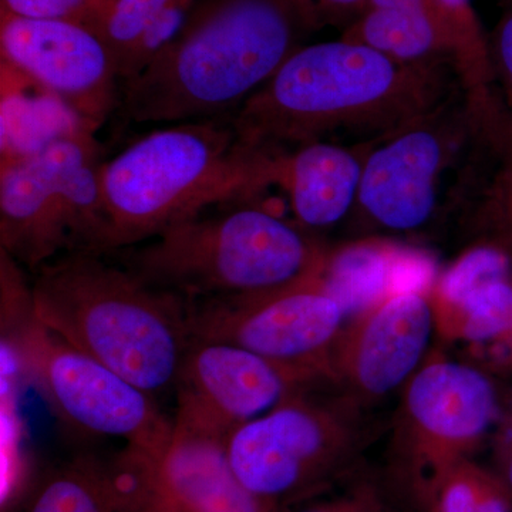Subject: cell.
<instances>
[{"label": "cell", "instance_id": "cell-14", "mask_svg": "<svg viewBox=\"0 0 512 512\" xmlns=\"http://www.w3.org/2000/svg\"><path fill=\"white\" fill-rule=\"evenodd\" d=\"M431 123L433 114L399 128L363 160L356 205L377 227L417 231L436 212L450 147L444 131Z\"/></svg>", "mask_w": 512, "mask_h": 512}, {"label": "cell", "instance_id": "cell-5", "mask_svg": "<svg viewBox=\"0 0 512 512\" xmlns=\"http://www.w3.org/2000/svg\"><path fill=\"white\" fill-rule=\"evenodd\" d=\"M110 252L146 284L185 303L254 299L320 281L329 249L261 208L194 215Z\"/></svg>", "mask_w": 512, "mask_h": 512}, {"label": "cell", "instance_id": "cell-30", "mask_svg": "<svg viewBox=\"0 0 512 512\" xmlns=\"http://www.w3.org/2000/svg\"><path fill=\"white\" fill-rule=\"evenodd\" d=\"M377 8L431 9L437 12L434 0H367L366 9Z\"/></svg>", "mask_w": 512, "mask_h": 512}, {"label": "cell", "instance_id": "cell-31", "mask_svg": "<svg viewBox=\"0 0 512 512\" xmlns=\"http://www.w3.org/2000/svg\"><path fill=\"white\" fill-rule=\"evenodd\" d=\"M367 0H316V15H336L349 9L366 6Z\"/></svg>", "mask_w": 512, "mask_h": 512}, {"label": "cell", "instance_id": "cell-33", "mask_svg": "<svg viewBox=\"0 0 512 512\" xmlns=\"http://www.w3.org/2000/svg\"><path fill=\"white\" fill-rule=\"evenodd\" d=\"M299 8L305 13L306 18L313 26L318 22V15H316V0H295Z\"/></svg>", "mask_w": 512, "mask_h": 512}, {"label": "cell", "instance_id": "cell-26", "mask_svg": "<svg viewBox=\"0 0 512 512\" xmlns=\"http://www.w3.org/2000/svg\"><path fill=\"white\" fill-rule=\"evenodd\" d=\"M488 46L494 80L501 83L507 103L512 107V6L498 22Z\"/></svg>", "mask_w": 512, "mask_h": 512}, {"label": "cell", "instance_id": "cell-21", "mask_svg": "<svg viewBox=\"0 0 512 512\" xmlns=\"http://www.w3.org/2000/svg\"><path fill=\"white\" fill-rule=\"evenodd\" d=\"M431 512H512V495L494 470L467 458L444 478Z\"/></svg>", "mask_w": 512, "mask_h": 512}, {"label": "cell", "instance_id": "cell-9", "mask_svg": "<svg viewBox=\"0 0 512 512\" xmlns=\"http://www.w3.org/2000/svg\"><path fill=\"white\" fill-rule=\"evenodd\" d=\"M504 403L480 367L434 359L403 387L392 433V458L403 483L424 507L447 474L495 433Z\"/></svg>", "mask_w": 512, "mask_h": 512}, {"label": "cell", "instance_id": "cell-36", "mask_svg": "<svg viewBox=\"0 0 512 512\" xmlns=\"http://www.w3.org/2000/svg\"><path fill=\"white\" fill-rule=\"evenodd\" d=\"M507 215H510V218H511V220H512V214H507Z\"/></svg>", "mask_w": 512, "mask_h": 512}, {"label": "cell", "instance_id": "cell-25", "mask_svg": "<svg viewBox=\"0 0 512 512\" xmlns=\"http://www.w3.org/2000/svg\"><path fill=\"white\" fill-rule=\"evenodd\" d=\"M0 10L22 18L69 19L92 26L90 0H0Z\"/></svg>", "mask_w": 512, "mask_h": 512}, {"label": "cell", "instance_id": "cell-15", "mask_svg": "<svg viewBox=\"0 0 512 512\" xmlns=\"http://www.w3.org/2000/svg\"><path fill=\"white\" fill-rule=\"evenodd\" d=\"M436 276V262L426 252L367 239L329 251L320 285L350 322L394 295L431 293Z\"/></svg>", "mask_w": 512, "mask_h": 512}, {"label": "cell", "instance_id": "cell-12", "mask_svg": "<svg viewBox=\"0 0 512 512\" xmlns=\"http://www.w3.org/2000/svg\"><path fill=\"white\" fill-rule=\"evenodd\" d=\"M0 53L2 64L62 101L94 133L119 109L116 60L86 23L0 10Z\"/></svg>", "mask_w": 512, "mask_h": 512}, {"label": "cell", "instance_id": "cell-19", "mask_svg": "<svg viewBox=\"0 0 512 512\" xmlns=\"http://www.w3.org/2000/svg\"><path fill=\"white\" fill-rule=\"evenodd\" d=\"M448 338L471 345L497 343L512 332V279H494L468 293L456 308L436 315Z\"/></svg>", "mask_w": 512, "mask_h": 512}, {"label": "cell", "instance_id": "cell-34", "mask_svg": "<svg viewBox=\"0 0 512 512\" xmlns=\"http://www.w3.org/2000/svg\"><path fill=\"white\" fill-rule=\"evenodd\" d=\"M90 2H92L93 13H94L93 22H92V28H93L94 22H96V19L99 18L101 9H103L104 0H90Z\"/></svg>", "mask_w": 512, "mask_h": 512}, {"label": "cell", "instance_id": "cell-28", "mask_svg": "<svg viewBox=\"0 0 512 512\" xmlns=\"http://www.w3.org/2000/svg\"><path fill=\"white\" fill-rule=\"evenodd\" d=\"M507 127L503 131L504 168L501 177V192L505 212L512 214V119L505 121Z\"/></svg>", "mask_w": 512, "mask_h": 512}, {"label": "cell", "instance_id": "cell-29", "mask_svg": "<svg viewBox=\"0 0 512 512\" xmlns=\"http://www.w3.org/2000/svg\"><path fill=\"white\" fill-rule=\"evenodd\" d=\"M495 473L500 476L512 495V439L494 441Z\"/></svg>", "mask_w": 512, "mask_h": 512}, {"label": "cell", "instance_id": "cell-11", "mask_svg": "<svg viewBox=\"0 0 512 512\" xmlns=\"http://www.w3.org/2000/svg\"><path fill=\"white\" fill-rule=\"evenodd\" d=\"M322 386L231 343L192 338L175 383L174 431L227 443L239 427Z\"/></svg>", "mask_w": 512, "mask_h": 512}, {"label": "cell", "instance_id": "cell-6", "mask_svg": "<svg viewBox=\"0 0 512 512\" xmlns=\"http://www.w3.org/2000/svg\"><path fill=\"white\" fill-rule=\"evenodd\" d=\"M100 146L90 130L2 161L0 244L33 271L69 252H109L100 187Z\"/></svg>", "mask_w": 512, "mask_h": 512}, {"label": "cell", "instance_id": "cell-20", "mask_svg": "<svg viewBox=\"0 0 512 512\" xmlns=\"http://www.w3.org/2000/svg\"><path fill=\"white\" fill-rule=\"evenodd\" d=\"M434 5L453 43L454 60L470 89L474 106H490L488 86L494 82L490 46L473 0H434Z\"/></svg>", "mask_w": 512, "mask_h": 512}, {"label": "cell", "instance_id": "cell-10", "mask_svg": "<svg viewBox=\"0 0 512 512\" xmlns=\"http://www.w3.org/2000/svg\"><path fill=\"white\" fill-rule=\"evenodd\" d=\"M187 311L192 338L231 343L326 384L348 325L320 281L261 298L188 302Z\"/></svg>", "mask_w": 512, "mask_h": 512}, {"label": "cell", "instance_id": "cell-13", "mask_svg": "<svg viewBox=\"0 0 512 512\" xmlns=\"http://www.w3.org/2000/svg\"><path fill=\"white\" fill-rule=\"evenodd\" d=\"M436 326L430 293L394 295L340 333L330 356V384L362 409L406 386L420 369Z\"/></svg>", "mask_w": 512, "mask_h": 512}, {"label": "cell", "instance_id": "cell-2", "mask_svg": "<svg viewBox=\"0 0 512 512\" xmlns=\"http://www.w3.org/2000/svg\"><path fill=\"white\" fill-rule=\"evenodd\" d=\"M312 28L295 0H198L173 42L120 84L117 111L136 124L231 116Z\"/></svg>", "mask_w": 512, "mask_h": 512}, {"label": "cell", "instance_id": "cell-17", "mask_svg": "<svg viewBox=\"0 0 512 512\" xmlns=\"http://www.w3.org/2000/svg\"><path fill=\"white\" fill-rule=\"evenodd\" d=\"M363 160L332 141H315L285 157L281 184L301 227L330 228L357 202Z\"/></svg>", "mask_w": 512, "mask_h": 512}, {"label": "cell", "instance_id": "cell-7", "mask_svg": "<svg viewBox=\"0 0 512 512\" xmlns=\"http://www.w3.org/2000/svg\"><path fill=\"white\" fill-rule=\"evenodd\" d=\"M2 318L13 320L6 323L13 330L3 333L60 419L89 436L124 440L131 450L160 463L173 440L174 423L153 396L43 328L33 315L29 289L3 296Z\"/></svg>", "mask_w": 512, "mask_h": 512}, {"label": "cell", "instance_id": "cell-23", "mask_svg": "<svg viewBox=\"0 0 512 512\" xmlns=\"http://www.w3.org/2000/svg\"><path fill=\"white\" fill-rule=\"evenodd\" d=\"M171 2L173 0H116L94 22L93 29L113 53L119 77L138 40Z\"/></svg>", "mask_w": 512, "mask_h": 512}, {"label": "cell", "instance_id": "cell-8", "mask_svg": "<svg viewBox=\"0 0 512 512\" xmlns=\"http://www.w3.org/2000/svg\"><path fill=\"white\" fill-rule=\"evenodd\" d=\"M330 387L296 394L229 436L232 470L262 503L274 507L338 476L365 446V409Z\"/></svg>", "mask_w": 512, "mask_h": 512}, {"label": "cell", "instance_id": "cell-24", "mask_svg": "<svg viewBox=\"0 0 512 512\" xmlns=\"http://www.w3.org/2000/svg\"><path fill=\"white\" fill-rule=\"evenodd\" d=\"M107 495L92 478L64 473L43 485L29 512H109Z\"/></svg>", "mask_w": 512, "mask_h": 512}, {"label": "cell", "instance_id": "cell-3", "mask_svg": "<svg viewBox=\"0 0 512 512\" xmlns=\"http://www.w3.org/2000/svg\"><path fill=\"white\" fill-rule=\"evenodd\" d=\"M37 322L153 396L175 389L192 335L187 303L106 254L69 252L30 286Z\"/></svg>", "mask_w": 512, "mask_h": 512}, {"label": "cell", "instance_id": "cell-35", "mask_svg": "<svg viewBox=\"0 0 512 512\" xmlns=\"http://www.w3.org/2000/svg\"><path fill=\"white\" fill-rule=\"evenodd\" d=\"M114 2H116V0H104V3H103V9H101L100 15H101V13H103V12H104V10L109 9V8H110V6H111V5H113V3H114ZM100 15H99V16H100ZM97 19H99V18H97ZM97 19H96V20H97Z\"/></svg>", "mask_w": 512, "mask_h": 512}, {"label": "cell", "instance_id": "cell-27", "mask_svg": "<svg viewBox=\"0 0 512 512\" xmlns=\"http://www.w3.org/2000/svg\"><path fill=\"white\" fill-rule=\"evenodd\" d=\"M298 512H389L377 491L369 485L350 488L332 500L311 505Z\"/></svg>", "mask_w": 512, "mask_h": 512}, {"label": "cell", "instance_id": "cell-1", "mask_svg": "<svg viewBox=\"0 0 512 512\" xmlns=\"http://www.w3.org/2000/svg\"><path fill=\"white\" fill-rule=\"evenodd\" d=\"M434 62L400 63L342 39L299 47L234 114L249 147L274 156L335 134H389L437 113Z\"/></svg>", "mask_w": 512, "mask_h": 512}, {"label": "cell", "instance_id": "cell-16", "mask_svg": "<svg viewBox=\"0 0 512 512\" xmlns=\"http://www.w3.org/2000/svg\"><path fill=\"white\" fill-rule=\"evenodd\" d=\"M156 480L164 497L184 512H271L249 493L229 463L227 443L174 431Z\"/></svg>", "mask_w": 512, "mask_h": 512}, {"label": "cell", "instance_id": "cell-4", "mask_svg": "<svg viewBox=\"0 0 512 512\" xmlns=\"http://www.w3.org/2000/svg\"><path fill=\"white\" fill-rule=\"evenodd\" d=\"M286 156L249 147L231 116L151 131L100 167L109 252L282 181Z\"/></svg>", "mask_w": 512, "mask_h": 512}, {"label": "cell", "instance_id": "cell-18", "mask_svg": "<svg viewBox=\"0 0 512 512\" xmlns=\"http://www.w3.org/2000/svg\"><path fill=\"white\" fill-rule=\"evenodd\" d=\"M343 39L400 63L434 62V57L443 55L454 60L450 36L439 13L431 9H366Z\"/></svg>", "mask_w": 512, "mask_h": 512}, {"label": "cell", "instance_id": "cell-32", "mask_svg": "<svg viewBox=\"0 0 512 512\" xmlns=\"http://www.w3.org/2000/svg\"><path fill=\"white\" fill-rule=\"evenodd\" d=\"M494 345L495 350H497L495 357H497L498 365L512 372V332L505 338L498 340Z\"/></svg>", "mask_w": 512, "mask_h": 512}, {"label": "cell", "instance_id": "cell-22", "mask_svg": "<svg viewBox=\"0 0 512 512\" xmlns=\"http://www.w3.org/2000/svg\"><path fill=\"white\" fill-rule=\"evenodd\" d=\"M512 274L510 255L498 245L484 244L468 249L443 275L433 288L434 312L436 315L456 308L468 293L478 286L508 278Z\"/></svg>", "mask_w": 512, "mask_h": 512}]
</instances>
